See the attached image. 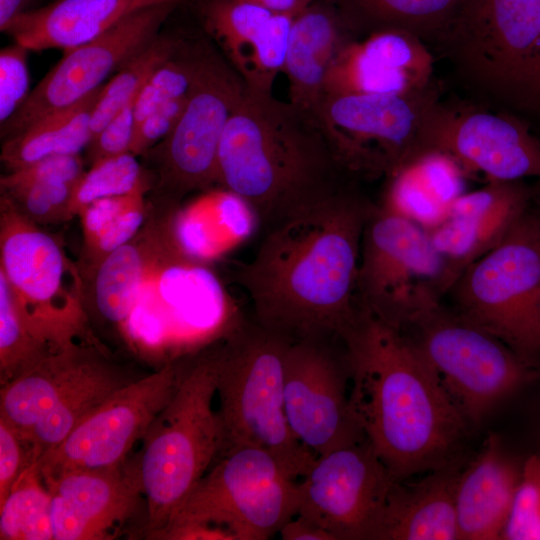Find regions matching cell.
I'll use <instances>...</instances> for the list:
<instances>
[{
    "label": "cell",
    "mask_w": 540,
    "mask_h": 540,
    "mask_svg": "<svg viewBox=\"0 0 540 540\" xmlns=\"http://www.w3.org/2000/svg\"><path fill=\"white\" fill-rule=\"evenodd\" d=\"M374 206L353 183L265 232L237 273L259 325L291 341L341 339L359 311L361 238Z\"/></svg>",
    "instance_id": "obj_1"
},
{
    "label": "cell",
    "mask_w": 540,
    "mask_h": 540,
    "mask_svg": "<svg viewBox=\"0 0 540 540\" xmlns=\"http://www.w3.org/2000/svg\"><path fill=\"white\" fill-rule=\"evenodd\" d=\"M341 340L351 416L392 475L446 464L467 422L407 335L359 305Z\"/></svg>",
    "instance_id": "obj_2"
},
{
    "label": "cell",
    "mask_w": 540,
    "mask_h": 540,
    "mask_svg": "<svg viewBox=\"0 0 540 540\" xmlns=\"http://www.w3.org/2000/svg\"><path fill=\"white\" fill-rule=\"evenodd\" d=\"M353 178L311 111L246 90L220 140L218 187L245 201L266 231Z\"/></svg>",
    "instance_id": "obj_3"
},
{
    "label": "cell",
    "mask_w": 540,
    "mask_h": 540,
    "mask_svg": "<svg viewBox=\"0 0 540 540\" xmlns=\"http://www.w3.org/2000/svg\"><path fill=\"white\" fill-rule=\"evenodd\" d=\"M436 54L467 100L526 120L540 71V0H465Z\"/></svg>",
    "instance_id": "obj_4"
},
{
    "label": "cell",
    "mask_w": 540,
    "mask_h": 540,
    "mask_svg": "<svg viewBox=\"0 0 540 540\" xmlns=\"http://www.w3.org/2000/svg\"><path fill=\"white\" fill-rule=\"evenodd\" d=\"M214 349L189 365L179 387L154 418L130 464L146 500L144 536L164 528L175 509L224 449L216 395Z\"/></svg>",
    "instance_id": "obj_5"
},
{
    "label": "cell",
    "mask_w": 540,
    "mask_h": 540,
    "mask_svg": "<svg viewBox=\"0 0 540 540\" xmlns=\"http://www.w3.org/2000/svg\"><path fill=\"white\" fill-rule=\"evenodd\" d=\"M292 342L258 323L239 324L214 348L216 395L223 451L238 445L263 448L299 478L316 456L295 438L285 414V359Z\"/></svg>",
    "instance_id": "obj_6"
},
{
    "label": "cell",
    "mask_w": 540,
    "mask_h": 540,
    "mask_svg": "<svg viewBox=\"0 0 540 540\" xmlns=\"http://www.w3.org/2000/svg\"><path fill=\"white\" fill-rule=\"evenodd\" d=\"M421 285L400 329L467 423H479L529 379L530 368L501 340L447 308Z\"/></svg>",
    "instance_id": "obj_7"
},
{
    "label": "cell",
    "mask_w": 540,
    "mask_h": 540,
    "mask_svg": "<svg viewBox=\"0 0 540 540\" xmlns=\"http://www.w3.org/2000/svg\"><path fill=\"white\" fill-rule=\"evenodd\" d=\"M462 317L507 345L529 368L540 363V220L529 209L503 240L446 292Z\"/></svg>",
    "instance_id": "obj_8"
},
{
    "label": "cell",
    "mask_w": 540,
    "mask_h": 540,
    "mask_svg": "<svg viewBox=\"0 0 540 540\" xmlns=\"http://www.w3.org/2000/svg\"><path fill=\"white\" fill-rule=\"evenodd\" d=\"M296 479L277 456L263 448L229 447L159 532L198 523L225 528L236 540L268 539L297 515Z\"/></svg>",
    "instance_id": "obj_9"
},
{
    "label": "cell",
    "mask_w": 540,
    "mask_h": 540,
    "mask_svg": "<svg viewBox=\"0 0 540 540\" xmlns=\"http://www.w3.org/2000/svg\"><path fill=\"white\" fill-rule=\"evenodd\" d=\"M0 271L21 309L53 351L92 340L87 334L84 281L60 242L4 194L0 200Z\"/></svg>",
    "instance_id": "obj_10"
},
{
    "label": "cell",
    "mask_w": 540,
    "mask_h": 540,
    "mask_svg": "<svg viewBox=\"0 0 540 540\" xmlns=\"http://www.w3.org/2000/svg\"><path fill=\"white\" fill-rule=\"evenodd\" d=\"M439 83L407 94L323 95L311 111L354 177L389 176L416 155Z\"/></svg>",
    "instance_id": "obj_11"
},
{
    "label": "cell",
    "mask_w": 540,
    "mask_h": 540,
    "mask_svg": "<svg viewBox=\"0 0 540 540\" xmlns=\"http://www.w3.org/2000/svg\"><path fill=\"white\" fill-rule=\"evenodd\" d=\"M247 87L219 49L204 40L188 104L157 152L159 188L173 202L218 186V149ZM149 150V151H150Z\"/></svg>",
    "instance_id": "obj_12"
},
{
    "label": "cell",
    "mask_w": 540,
    "mask_h": 540,
    "mask_svg": "<svg viewBox=\"0 0 540 540\" xmlns=\"http://www.w3.org/2000/svg\"><path fill=\"white\" fill-rule=\"evenodd\" d=\"M188 367L178 358L113 392L37 459L43 480L70 471L123 464L172 398Z\"/></svg>",
    "instance_id": "obj_13"
},
{
    "label": "cell",
    "mask_w": 540,
    "mask_h": 540,
    "mask_svg": "<svg viewBox=\"0 0 540 540\" xmlns=\"http://www.w3.org/2000/svg\"><path fill=\"white\" fill-rule=\"evenodd\" d=\"M301 479L297 514L334 540H374L399 480L365 437L317 456Z\"/></svg>",
    "instance_id": "obj_14"
},
{
    "label": "cell",
    "mask_w": 540,
    "mask_h": 540,
    "mask_svg": "<svg viewBox=\"0 0 540 540\" xmlns=\"http://www.w3.org/2000/svg\"><path fill=\"white\" fill-rule=\"evenodd\" d=\"M444 268L443 256L422 225L375 204L361 238L360 306L399 327L418 287L427 284L435 290Z\"/></svg>",
    "instance_id": "obj_15"
},
{
    "label": "cell",
    "mask_w": 540,
    "mask_h": 540,
    "mask_svg": "<svg viewBox=\"0 0 540 540\" xmlns=\"http://www.w3.org/2000/svg\"><path fill=\"white\" fill-rule=\"evenodd\" d=\"M426 153L443 154L463 172H481L489 181L540 178V140L530 123L469 100L437 102L414 159Z\"/></svg>",
    "instance_id": "obj_16"
},
{
    "label": "cell",
    "mask_w": 540,
    "mask_h": 540,
    "mask_svg": "<svg viewBox=\"0 0 540 540\" xmlns=\"http://www.w3.org/2000/svg\"><path fill=\"white\" fill-rule=\"evenodd\" d=\"M181 1L139 9L99 37L65 51L61 60L30 91L25 102L1 125L11 138L42 117L71 106L103 85L104 80L148 46Z\"/></svg>",
    "instance_id": "obj_17"
},
{
    "label": "cell",
    "mask_w": 540,
    "mask_h": 540,
    "mask_svg": "<svg viewBox=\"0 0 540 540\" xmlns=\"http://www.w3.org/2000/svg\"><path fill=\"white\" fill-rule=\"evenodd\" d=\"M345 376L327 341L290 344L284 370L285 414L295 438L316 457L365 437L349 410Z\"/></svg>",
    "instance_id": "obj_18"
},
{
    "label": "cell",
    "mask_w": 540,
    "mask_h": 540,
    "mask_svg": "<svg viewBox=\"0 0 540 540\" xmlns=\"http://www.w3.org/2000/svg\"><path fill=\"white\" fill-rule=\"evenodd\" d=\"M530 198L522 180L489 181L482 189L456 197L446 216L426 229L445 261L435 289L440 296L471 263L503 240L528 210Z\"/></svg>",
    "instance_id": "obj_19"
},
{
    "label": "cell",
    "mask_w": 540,
    "mask_h": 540,
    "mask_svg": "<svg viewBox=\"0 0 540 540\" xmlns=\"http://www.w3.org/2000/svg\"><path fill=\"white\" fill-rule=\"evenodd\" d=\"M197 10L204 30L247 89L272 93L295 15L243 0H199Z\"/></svg>",
    "instance_id": "obj_20"
},
{
    "label": "cell",
    "mask_w": 540,
    "mask_h": 540,
    "mask_svg": "<svg viewBox=\"0 0 540 540\" xmlns=\"http://www.w3.org/2000/svg\"><path fill=\"white\" fill-rule=\"evenodd\" d=\"M51 494L53 540H109L143 497L130 464L77 470L44 480Z\"/></svg>",
    "instance_id": "obj_21"
},
{
    "label": "cell",
    "mask_w": 540,
    "mask_h": 540,
    "mask_svg": "<svg viewBox=\"0 0 540 540\" xmlns=\"http://www.w3.org/2000/svg\"><path fill=\"white\" fill-rule=\"evenodd\" d=\"M433 51L419 39L379 32L344 46L333 60L323 95L407 94L433 84Z\"/></svg>",
    "instance_id": "obj_22"
},
{
    "label": "cell",
    "mask_w": 540,
    "mask_h": 540,
    "mask_svg": "<svg viewBox=\"0 0 540 540\" xmlns=\"http://www.w3.org/2000/svg\"><path fill=\"white\" fill-rule=\"evenodd\" d=\"M523 462L490 435L460 472L455 492L458 539H501L522 474Z\"/></svg>",
    "instance_id": "obj_23"
},
{
    "label": "cell",
    "mask_w": 540,
    "mask_h": 540,
    "mask_svg": "<svg viewBox=\"0 0 540 540\" xmlns=\"http://www.w3.org/2000/svg\"><path fill=\"white\" fill-rule=\"evenodd\" d=\"M356 39L334 0H316L296 15L283 69L289 101L312 111L323 96L333 60Z\"/></svg>",
    "instance_id": "obj_24"
},
{
    "label": "cell",
    "mask_w": 540,
    "mask_h": 540,
    "mask_svg": "<svg viewBox=\"0 0 540 540\" xmlns=\"http://www.w3.org/2000/svg\"><path fill=\"white\" fill-rule=\"evenodd\" d=\"M170 1L181 0H55L22 13L5 33L29 51L65 52L99 37L139 9Z\"/></svg>",
    "instance_id": "obj_25"
},
{
    "label": "cell",
    "mask_w": 540,
    "mask_h": 540,
    "mask_svg": "<svg viewBox=\"0 0 540 540\" xmlns=\"http://www.w3.org/2000/svg\"><path fill=\"white\" fill-rule=\"evenodd\" d=\"M460 472L446 463L417 482L397 480L374 540H457L455 492Z\"/></svg>",
    "instance_id": "obj_26"
},
{
    "label": "cell",
    "mask_w": 540,
    "mask_h": 540,
    "mask_svg": "<svg viewBox=\"0 0 540 540\" xmlns=\"http://www.w3.org/2000/svg\"><path fill=\"white\" fill-rule=\"evenodd\" d=\"M103 354L82 342L45 357L1 386L0 417L26 437Z\"/></svg>",
    "instance_id": "obj_27"
},
{
    "label": "cell",
    "mask_w": 540,
    "mask_h": 540,
    "mask_svg": "<svg viewBox=\"0 0 540 540\" xmlns=\"http://www.w3.org/2000/svg\"><path fill=\"white\" fill-rule=\"evenodd\" d=\"M353 34L411 35L435 54L448 37L465 0H334Z\"/></svg>",
    "instance_id": "obj_28"
},
{
    "label": "cell",
    "mask_w": 540,
    "mask_h": 540,
    "mask_svg": "<svg viewBox=\"0 0 540 540\" xmlns=\"http://www.w3.org/2000/svg\"><path fill=\"white\" fill-rule=\"evenodd\" d=\"M463 170L449 157L426 153L389 175L380 204L428 229L447 214L461 195Z\"/></svg>",
    "instance_id": "obj_29"
},
{
    "label": "cell",
    "mask_w": 540,
    "mask_h": 540,
    "mask_svg": "<svg viewBox=\"0 0 540 540\" xmlns=\"http://www.w3.org/2000/svg\"><path fill=\"white\" fill-rule=\"evenodd\" d=\"M164 232L143 229L108 254L88 278L96 311L107 322L123 328L140 295L148 267Z\"/></svg>",
    "instance_id": "obj_30"
},
{
    "label": "cell",
    "mask_w": 540,
    "mask_h": 540,
    "mask_svg": "<svg viewBox=\"0 0 540 540\" xmlns=\"http://www.w3.org/2000/svg\"><path fill=\"white\" fill-rule=\"evenodd\" d=\"M104 85L4 140L1 161L5 167L14 171L47 157L79 154L87 148L92 140V115Z\"/></svg>",
    "instance_id": "obj_31"
},
{
    "label": "cell",
    "mask_w": 540,
    "mask_h": 540,
    "mask_svg": "<svg viewBox=\"0 0 540 540\" xmlns=\"http://www.w3.org/2000/svg\"><path fill=\"white\" fill-rule=\"evenodd\" d=\"M135 379L103 354L25 437L36 461L113 392Z\"/></svg>",
    "instance_id": "obj_32"
},
{
    "label": "cell",
    "mask_w": 540,
    "mask_h": 540,
    "mask_svg": "<svg viewBox=\"0 0 540 540\" xmlns=\"http://www.w3.org/2000/svg\"><path fill=\"white\" fill-rule=\"evenodd\" d=\"M1 540H51V494L37 463L29 466L0 503Z\"/></svg>",
    "instance_id": "obj_33"
},
{
    "label": "cell",
    "mask_w": 540,
    "mask_h": 540,
    "mask_svg": "<svg viewBox=\"0 0 540 540\" xmlns=\"http://www.w3.org/2000/svg\"><path fill=\"white\" fill-rule=\"evenodd\" d=\"M183 40L180 36L160 33L104 85L92 115V139L138 95L150 76L178 50Z\"/></svg>",
    "instance_id": "obj_34"
},
{
    "label": "cell",
    "mask_w": 540,
    "mask_h": 540,
    "mask_svg": "<svg viewBox=\"0 0 540 540\" xmlns=\"http://www.w3.org/2000/svg\"><path fill=\"white\" fill-rule=\"evenodd\" d=\"M53 353L56 352L44 342L27 319L10 283L0 271L1 386Z\"/></svg>",
    "instance_id": "obj_35"
},
{
    "label": "cell",
    "mask_w": 540,
    "mask_h": 540,
    "mask_svg": "<svg viewBox=\"0 0 540 540\" xmlns=\"http://www.w3.org/2000/svg\"><path fill=\"white\" fill-rule=\"evenodd\" d=\"M143 184L141 166L131 152L91 164L75 184L70 203L71 218L95 201L128 195Z\"/></svg>",
    "instance_id": "obj_36"
},
{
    "label": "cell",
    "mask_w": 540,
    "mask_h": 540,
    "mask_svg": "<svg viewBox=\"0 0 540 540\" xmlns=\"http://www.w3.org/2000/svg\"><path fill=\"white\" fill-rule=\"evenodd\" d=\"M501 539L540 540V455H531L523 462Z\"/></svg>",
    "instance_id": "obj_37"
},
{
    "label": "cell",
    "mask_w": 540,
    "mask_h": 540,
    "mask_svg": "<svg viewBox=\"0 0 540 540\" xmlns=\"http://www.w3.org/2000/svg\"><path fill=\"white\" fill-rule=\"evenodd\" d=\"M74 186L69 183H36L1 192L24 216L40 225L71 218L70 203Z\"/></svg>",
    "instance_id": "obj_38"
},
{
    "label": "cell",
    "mask_w": 540,
    "mask_h": 540,
    "mask_svg": "<svg viewBox=\"0 0 540 540\" xmlns=\"http://www.w3.org/2000/svg\"><path fill=\"white\" fill-rule=\"evenodd\" d=\"M28 52L13 42L0 51V124L5 123L27 99L30 90Z\"/></svg>",
    "instance_id": "obj_39"
},
{
    "label": "cell",
    "mask_w": 540,
    "mask_h": 540,
    "mask_svg": "<svg viewBox=\"0 0 540 540\" xmlns=\"http://www.w3.org/2000/svg\"><path fill=\"white\" fill-rule=\"evenodd\" d=\"M84 172V163L79 154L57 155L9 171L1 176L0 186L1 190H8L36 183L76 184Z\"/></svg>",
    "instance_id": "obj_40"
},
{
    "label": "cell",
    "mask_w": 540,
    "mask_h": 540,
    "mask_svg": "<svg viewBox=\"0 0 540 540\" xmlns=\"http://www.w3.org/2000/svg\"><path fill=\"white\" fill-rule=\"evenodd\" d=\"M36 462L31 443L0 417V503L21 474Z\"/></svg>",
    "instance_id": "obj_41"
},
{
    "label": "cell",
    "mask_w": 540,
    "mask_h": 540,
    "mask_svg": "<svg viewBox=\"0 0 540 540\" xmlns=\"http://www.w3.org/2000/svg\"><path fill=\"white\" fill-rule=\"evenodd\" d=\"M136 97L91 140L87 147V156L91 164L107 157L130 152L135 132Z\"/></svg>",
    "instance_id": "obj_42"
},
{
    "label": "cell",
    "mask_w": 540,
    "mask_h": 540,
    "mask_svg": "<svg viewBox=\"0 0 540 540\" xmlns=\"http://www.w3.org/2000/svg\"><path fill=\"white\" fill-rule=\"evenodd\" d=\"M190 93L157 108L136 126L130 148L132 154H146L172 132L185 111Z\"/></svg>",
    "instance_id": "obj_43"
},
{
    "label": "cell",
    "mask_w": 540,
    "mask_h": 540,
    "mask_svg": "<svg viewBox=\"0 0 540 540\" xmlns=\"http://www.w3.org/2000/svg\"><path fill=\"white\" fill-rule=\"evenodd\" d=\"M154 539L164 540H236L229 530L210 524H184L166 528Z\"/></svg>",
    "instance_id": "obj_44"
},
{
    "label": "cell",
    "mask_w": 540,
    "mask_h": 540,
    "mask_svg": "<svg viewBox=\"0 0 540 540\" xmlns=\"http://www.w3.org/2000/svg\"><path fill=\"white\" fill-rule=\"evenodd\" d=\"M283 540H334L331 534L302 515H295L279 531Z\"/></svg>",
    "instance_id": "obj_45"
},
{
    "label": "cell",
    "mask_w": 540,
    "mask_h": 540,
    "mask_svg": "<svg viewBox=\"0 0 540 540\" xmlns=\"http://www.w3.org/2000/svg\"><path fill=\"white\" fill-rule=\"evenodd\" d=\"M263 6L275 13L298 15L316 0H243Z\"/></svg>",
    "instance_id": "obj_46"
},
{
    "label": "cell",
    "mask_w": 540,
    "mask_h": 540,
    "mask_svg": "<svg viewBox=\"0 0 540 540\" xmlns=\"http://www.w3.org/2000/svg\"><path fill=\"white\" fill-rule=\"evenodd\" d=\"M32 0H0V30L5 32L9 24L27 11Z\"/></svg>",
    "instance_id": "obj_47"
},
{
    "label": "cell",
    "mask_w": 540,
    "mask_h": 540,
    "mask_svg": "<svg viewBox=\"0 0 540 540\" xmlns=\"http://www.w3.org/2000/svg\"><path fill=\"white\" fill-rule=\"evenodd\" d=\"M531 100V115L532 118H540V71L536 79Z\"/></svg>",
    "instance_id": "obj_48"
},
{
    "label": "cell",
    "mask_w": 540,
    "mask_h": 540,
    "mask_svg": "<svg viewBox=\"0 0 540 540\" xmlns=\"http://www.w3.org/2000/svg\"><path fill=\"white\" fill-rule=\"evenodd\" d=\"M537 199H538V205H539V208H538V211H537V215L539 217V220H540V185L537 189Z\"/></svg>",
    "instance_id": "obj_49"
}]
</instances>
